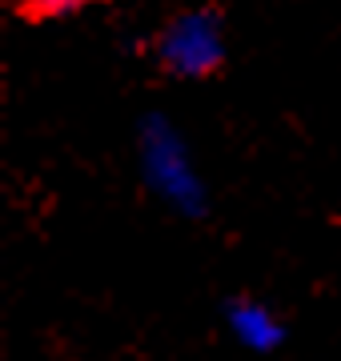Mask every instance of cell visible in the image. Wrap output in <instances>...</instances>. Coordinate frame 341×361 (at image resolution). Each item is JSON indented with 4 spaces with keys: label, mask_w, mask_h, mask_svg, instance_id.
<instances>
[{
    "label": "cell",
    "mask_w": 341,
    "mask_h": 361,
    "mask_svg": "<svg viewBox=\"0 0 341 361\" xmlns=\"http://www.w3.org/2000/svg\"><path fill=\"white\" fill-rule=\"evenodd\" d=\"M229 329L253 353H269V349L281 345V322L257 301H237L229 310Z\"/></svg>",
    "instance_id": "3"
},
{
    "label": "cell",
    "mask_w": 341,
    "mask_h": 361,
    "mask_svg": "<svg viewBox=\"0 0 341 361\" xmlns=\"http://www.w3.org/2000/svg\"><path fill=\"white\" fill-rule=\"evenodd\" d=\"M141 169L144 180L153 185L161 201H169L181 213H201L205 209V185H201L193 157L185 149L181 133L165 116H149L141 129Z\"/></svg>",
    "instance_id": "1"
},
{
    "label": "cell",
    "mask_w": 341,
    "mask_h": 361,
    "mask_svg": "<svg viewBox=\"0 0 341 361\" xmlns=\"http://www.w3.org/2000/svg\"><path fill=\"white\" fill-rule=\"evenodd\" d=\"M32 4V13H40V16H61V13H68V8H77L80 0H28Z\"/></svg>",
    "instance_id": "4"
},
{
    "label": "cell",
    "mask_w": 341,
    "mask_h": 361,
    "mask_svg": "<svg viewBox=\"0 0 341 361\" xmlns=\"http://www.w3.org/2000/svg\"><path fill=\"white\" fill-rule=\"evenodd\" d=\"M221 25L209 13H181L161 32V61L177 77H205L221 65Z\"/></svg>",
    "instance_id": "2"
}]
</instances>
